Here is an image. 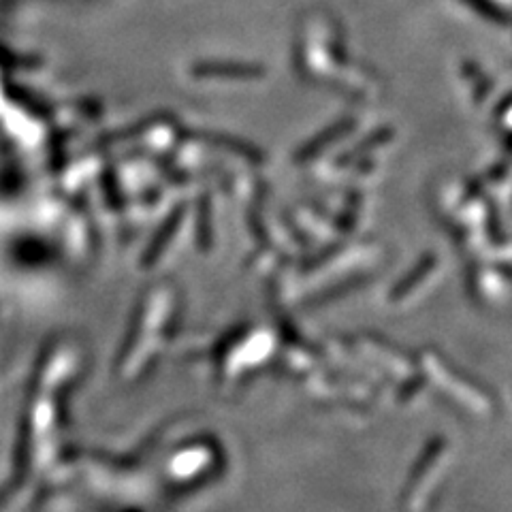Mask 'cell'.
<instances>
[{
  "instance_id": "obj_1",
  "label": "cell",
  "mask_w": 512,
  "mask_h": 512,
  "mask_svg": "<svg viewBox=\"0 0 512 512\" xmlns=\"http://www.w3.org/2000/svg\"><path fill=\"white\" fill-rule=\"evenodd\" d=\"M199 77H212V79H256L261 77L263 71L261 67H254V64H244V62H203L199 67L192 71Z\"/></svg>"
}]
</instances>
